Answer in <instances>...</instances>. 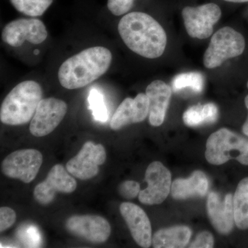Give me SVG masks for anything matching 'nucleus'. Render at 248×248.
<instances>
[{
  "label": "nucleus",
  "mask_w": 248,
  "mask_h": 248,
  "mask_svg": "<svg viewBox=\"0 0 248 248\" xmlns=\"http://www.w3.org/2000/svg\"><path fill=\"white\" fill-rule=\"evenodd\" d=\"M204 78L200 73H187L178 75L172 81V86L175 91L184 89H192L196 93L203 90Z\"/></svg>",
  "instance_id": "4be33fe9"
},
{
  "label": "nucleus",
  "mask_w": 248,
  "mask_h": 248,
  "mask_svg": "<svg viewBox=\"0 0 248 248\" xmlns=\"http://www.w3.org/2000/svg\"><path fill=\"white\" fill-rule=\"evenodd\" d=\"M43 162V156L35 149L15 151L2 161L1 170L6 177L29 184L35 179Z\"/></svg>",
  "instance_id": "0eeeda50"
},
{
  "label": "nucleus",
  "mask_w": 248,
  "mask_h": 248,
  "mask_svg": "<svg viewBox=\"0 0 248 248\" xmlns=\"http://www.w3.org/2000/svg\"><path fill=\"white\" fill-rule=\"evenodd\" d=\"M134 101L136 111V123H140L149 115V101L144 93L138 94Z\"/></svg>",
  "instance_id": "b1692460"
},
{
  "label": "nucleus",
  "mask_w": 248,
  "mask_h": 248,
  "mask_svg": "<svg viewBox=\"0 0 248 248\" xmlns=\"http://www.w3.org/2000/svg\"><path fill=\"white\" fill-rule=\"evenodd\" d=\"M48 37V31L45 24L39 19H16L5 26L1 39L6 45L19 47L28 41L32 45L43 43Z\"/></svg>",
  "instance_id": "6e6552de"
},
{
  "label": "nucleus",
  "mask_w": 248,
  "mask_h": 248,
  "mask_svg": "<svg viewBox=\"0 0 248 248\" xmlns=\"http://www.w3.org/2000/svg\"><path fill=\"white\" fill-rule=\"evenodd\" d=\"M140 185L135 181H125L120 184L119 193L126 200H133L140 195Z\"/></svg>",
  "instance_id": "bb28decb"
},
{
  "label": "nucleus",
  "mask_w": 248,
  "mask_h": 248,
  "mask_svg": "<svg viewBox=\"0 0 248 248\" xmlns=\"http://www.w3.org/2000/svg\"><path fill=\"white\" fill-rule=\"evenodd\" d=\"M106 159L107 153L102 144L87 141L78 154L67 163L66 170L75 177L88 180L97 176L99 166L104 164Z\"/></svg>",
  "instance_id": "9d476101"
},
{
  "label": "nucleus",
  "mask_w": 248,
  "mask_h": 248,
  "mask_svg": "<svg viewBox=\"0 0 248 248\" xmlns=\"http://www.w3.org/2000/svg\"><path fill=\"white\" fill-rule=\"evenodd\" d=\"M191 231L186 226H174L159 230L153 237L155 248H182L190 241Z\"/></svg>",
  "instance_id": "a211bd4d"
},
{
  "label": "nucleus",
  "mask_w": 248,
  "mask_h": 248,
  "mask_svg": "<svg viewBox=\"0 0 248 248\" xmlns=\"http://www.w3.org/2000/svg\"><path fill=\"white\" fill-rule=\"evenodd\" d=\"M221 10L215 3L198 6H186L182 15L187 34L192 38H208L213 32L215 24L221 17Z\"/></svg>",
  "instance_id": "423d86ee"
},
{
  "label": "nucleus",
  "mask_w": 248,
  "mask_h": 248,
  "mask_svg": "<svg viewBox=\"0 0 248 248\" xmlns=\"http://www.w3.org/2000/svg\"><path fill=\"white\" fill-rule=\"evenodd\" d=\"M16 220V214L13 209L9 207L0 208V231L1 232L9 229L14 224Z\"/></svg>",
  "instance_id": "cd10ccee"
},
{
  "label": "nucleus",
  "mask_w": 248,
  "mask_h": 248,
  "mask_svg": "<svg viewBox=\"0 0 248 248\" xmlns=\"http://www.w3.org/2000/svg\"><path fill=\"white\" fill-rule=\"evenodd\" d=\"M120 210L135 242L142 248H149L153 242L152 228L146 213L138 205L128 202L121 204Z\"/></svg>",
  "instance_id": "4468645a"
},
{
  "label": "nucleus",
  "mask_w": 248,
  "mask_h": 248,
  "mask_svg": "<svg viewBox=\"0 0 248 248\" xmlns=\"http://www.w3.org/2000/svg\"><path fill=\"white\" fill-rule=\"evenodd\" d=\"M207 208L212 224L218 232L227 234L231 232L234 222V204L231 194L223 199L216 192H211L208 196Z\"/></svg>",
  "instance_id": "2eb2a0df"
},
{
  "label": "nucleus",
  "mask_w": 248,
  "mask_h": 248,
  "mask_svg": "<svg viewBox=\"0 0 248 248\" xmlns=\"http://www.w3.org/2000/svg\"><path fill=\"white\" fill-rule=\"evenodd\" d=\"M112 55L104 46L84 49L67 59L58 71V79L65 89H81L104 76L110 68Z\"/></svg>",
  "instance_id": "f03ea898"
},
{
  "label": "nucleus",
  "mask_w": 248,
  "mask_h": 248,
  "mask_svg": "<svg viewBox=\"0 0 248 248\" xmlns=\"http://www.w3.org/2000/svg\"><path fill=\"white\" fill-rule=\"evenodd\" d=\"M204 118V123H213L218 117V108L213 103L203 105L202 107Z\"/></svg>",
  "instance_id": "c756f323"
},
{
  "label": "nucleus",
  "mask_w": 248,
  "mask_h": 248,
  "mask_svg": "<svg viewBox=\"0 0 248 248\" xmlns=\"http://www.w3.org/2000/svg\"><path fill=\"white\" fill-rule=\"evenodd\" d=\"M68 106L61 99L54 97L42 99L30 124V132L33 136H46L60 125L64 118Z\"/></svg>",
  "instance_id": "1a4fd4ad"
},
{
  "label": "nucleus",
  "mask_w": 248,
  "mask_h": 248,
  "mask_svg": "<svg viewBox=\"0 0 248 248\" xmlns=\"http://www.w3.org/2000/svg\"><path fill=\"white\" fill-rule=\"evenodd\" d=\"M202 107L203 106H195L187 109L183 116L184 123L189 126H196L203 124Z\"/></svg>",
  "instance_id": "393cba45"
},
{
  "label": "nucleus",
  "mask_w": 248,
  "mask_h": 248,
  "mask_svg": "<svg viewBox=\"0 0 248 248\" xmlns=\"http://www.w3.org/2000/svg\"><path fill=\"white\" fill-rule=\"evenodd\" d=\"M61 164H56L50 169L44 182L36 186L34 198L37 203L46 205L51 203L57 192L71 193L77 188V182Z\"/></svg>",
  "instance_id": "9b49d317"
},
{
  "label": "nucleus",
  "mask_w": 248,
  "mask_h": 248,
  "mask_svg": "<svg viewBox=\"0 0 248 248\" xmlns=\"http://www.w3.org/2000/svg\"><path fill=\"white\" fill-rule=\"evenodd\" d=\"M247 87H248V83H247Z\"/></svg>",
  "instance_id": "473e14b6"
},
{
  "label": "nucleus",
  "mask_w": 248,
  "mask_h": 248,
  "mask_svg": "<svg viewBox=\"0 0 248 248\" xmlns=\"http://www.w3.org/2000/svg\"><path fill=\"white\" fill-rule=\"evenodd\" d=\"M42 98V87L32 80L19 83L5 97L0 108L1 123L20 125L29 123Z\"/></svg>",
  "instance_id": "7ed1b4c3"
},
{
  "label": "nucleus",
  "mask_w": 248,
  "mask_h": 248,
  "mask_svg": "<svg viewBox=\"0 0 248 248\" xmlns=\"http://www.w3.org/2000/svg\"><path fill=\"white\" fill-rule=\"evenodd\" d=\"M208 190V181L202 171H195L187 179H178L172 183L171 193L175 200L203 197Z\"/></svg>",
  "instance_id": "f3484780"
},
{
  "label": "nucleus",
  "mask_w": 248,
  "mask_h": 248,
  "mask_svg": "<svg viewBox=\"0 0 248 248\" xmlns=\"http://www.w3.org/2000/svg\"><path fill=\"white\" fill-rule=\"evenodd\" d=\"M131 124H136V111L134 99L128 97L117 108L111 119L110 126L112 130H118Z\"/></svg>",
  "instance_id": "aec40b11"
},
{
  "label": "nucleus",
  "mask_w": 248,
  "mask_h": 248,
  "mask_svg": "<svg viewBox=\"0 0 248 248\" xmlns=\"http://www.w3.org/2000/svg\"><path fill=\"white\" fill-rule=\"evenodd\" d=\"M89 101L95 120L100 122H107L108 119V114L102 94L99 91L93 89L90 93Z\"/></svg>",
  "instance_id": "5701e85b"
},
{
  "label": "nucleus",
  "mask_w": 248,
  "mask_h": 248,
  "mask_svg": "<svg viewBox=\"0 0 248 248\" xmlns=\"http://www.w3.org/2000/svg\"><path fill=\"white\" fill-rule=\"evenodd\" d=\"M146 94L149 101L150 124L159 126L164 123L172 91L164 81L155 80L146 88Z\"/></svg>",
  "instance_id": "dca6fc26"
},
{
  "label": "nucleus",
  "mask_w": 248,
  "mask_h": 248,
  "mask_svg": "<svg viewBox=\"0 0 248 248\" xmlns=\"http://www.w3.org/2000/svg\"><path fill=\"white\" fill-rule=\"evenodd\" d=\"M214 246V238L211 233L203 232L197 236L195 241L190 245V248H210Z\"/></svg>",
  "instance_id": "c85d7f7f"
},
{
  "label": "nucleus",
  "mask_w": 248,
  "mask_h": 248,
  "mask_svg": "<svg viewBox=\"0 0 248 248\" xmlns=\"http://www.w3.org/2000/svg\"><path fill=\"white\" fill-rule=\"evenodd\" d=\"M245 104H246V107L247 108L248 110V95L246 96V98H245ZM243 133H244L246 136L248 137V115L247 120H246L244 125H243Z\"/></svg>",
  "instance_id": "7c9ffc66"
},
{
  "label": "nucleus",
  "mask_w": 248,
  "mask_h": 248,
  "mask_svg": "<svg viewBox=\"0 0 248 248\" xmlns=\"http://www.w3.org/2000/svg\"><path fill=\"white\" fill-rule=\"evenodd\" d=\"M245 48L244 36L232 28H222L214 34L204 53V66L209 69L219 67L226 60L241 55Z\"/></svg>",
  "instance_id": "39448f33"
},
{
  "label": "nucleus",
  "mask_w": 248,
  "mask_h": 248,
  "mask_svg": "<svg viewBox=\"0 0 248 248\" xmlns=\"http://www.w3.org/2000/svg\"><path fill=\"white\" fill-rule=\"evenodd\" d=\"M223 1H228V2H232V3L248 2V0H223Z\"/></svg>",
  "instance_id": "2f4dec72"
},
{
  "label": "nucleus",
  "mask_w": 248,
  "mask_h": 248,
  "mask_svg": "<svg viewBox=\"0 0 248 248\" xmlns=\"http://www.w3.org/2000/svg\"><path fill=\"white\" fill-rule=\"evenodd\" d=\"M234 222L239 229H248V178L241 180L234 197Z\"/></svg>",
  "instance_id": "6ab92c4d"
},
{
  "label": "nucleus",
  "mask_w": 248,
  "mask_h": 248,
  "mask_svg": "<svg viewBox=\"0 0 248 248\" xmlns=\"http://www.w3.org/2000/svg\"><path fill=\"white\" fill-rule=\"evenodd\" d=\"M134 1L135 0H108V9L114 16H123L132 9Z\"/></svg>",
  "instance_id": "a878e982"
},
{
  "label": "nucleus",
  "mask_w": 248,
  "mask_h": 248,
  "mask_svg": "<svg viewBox=\"0 0 248 248\" xmlns=\"http://www.w3.org/2000/svg\"><path fill=\"white\" fill-rule=\"evenodd\" d=\"M205 158L214 165L236 159L241 164L248 166V140L228 129H220L208 138Z\"/></svg>",
  "instance_id": "20e7f679"
},
{
  "label": "nucleus",
  "mask_w": 248,
  "mask_h": 248,
  "mask_svg": "<svg viewBox=\"0 0 248 248\" xmlns=\"http://www.w3.org/2000/svg\"><path fill=\"white\" fill-rule=\"evenodd\" d=\"M18 12L30 17H40L53 4V0H10Z\"/></svg>",
  "instance_id": "412c9836"
},
{
  "label": "nucleus",
  "mask_w": 248,
  "mask_h": 248,
  "mask_svg": "<svg viewBox=\"0 0 248 248\" xmlns=\"http://www.w3.org/2000/svg\"><path fill=\"white\" fill-rule=\"evenodd\" d=\"M118 31L127 47L140 56L156 59L164 53L167 45L166 31L150 15L125 14L119 22Z\"/></svg>",
  "instance_id": "f257e3e1"
},
{
  "label": "nucleus",
  "mask_w": 248,
  "mask_h": 248,
  "mask_svg": "<svg viewBox=\"0 0 248 248\" xmlns=\"http://www.w3.org/2000/svg\"><path fill=\"white\" fill-rule=\"evenodd\" d=\"M66 228L71 234L94 244L106 242L111 234L110 223L98 215H74L67 219Z\"/></svg>",
  "instance_id": "f8f14e48"
},
{
  "label": "nucleus",
  "mask_w": 248,
  "mask_h": 248,
  "mask_svg": "<svg viewBox=\"0 0 248 248\" xmlns=\"http://www.w3.org/2000/svg\"><path fill=\"white\" fill-rule=\"evenodd\" d=\"M145 179L148 187L140 191V202L152 205L164 202L171 187V174L169 169L159 161H154L147 168Z\"/></svg>",
  "instance_id": "ddd939ff"
}]
</instances>
